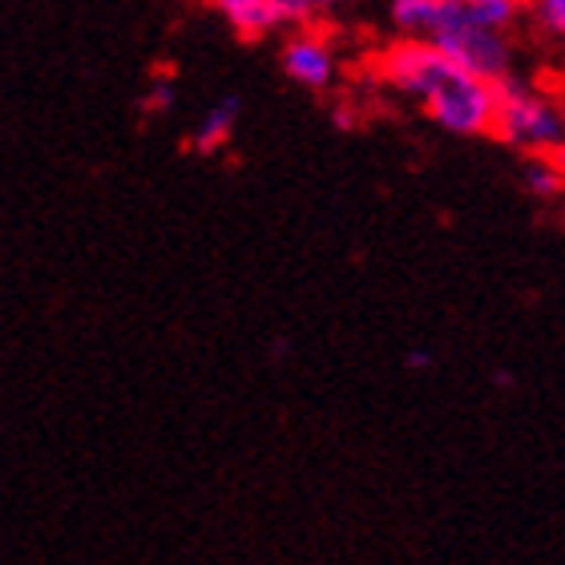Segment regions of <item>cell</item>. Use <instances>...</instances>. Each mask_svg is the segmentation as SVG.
I'll list each match as a JSON object with an SVG mask.
<instances>
[{
	"label": "cell",
	"mask_w": 565,
	"mask_h": 565,
	"mask_svg": "<svg viewBox=\"0 0 565 565\" xmlns=\"http://www.w3.org/2000/svg\"><path fill=\"white\" fill-rule=\"evenodd\" d=\"M542 158H550V162H554L557 170H562V174H565V146H557L554 153H542Z\"/></svg>",
	"instance_id": "obj_13"
},
{
	"label": "cell",
	"mask_w": 565,
	"mask_h": 565,
	"mask_svg": "<svg viewBox=\"0 0 565 565\" xmlns=\"http://www.w3.org/2000/svg\"><path fill=\"white\" fill-rule=\"evenodd\" d=\"M452 17V0H388V24L396 36L436 41Z\"/></svg>",
	"instance_id": "obj_6"
},
{
	"label": "cell",
	"mask_w": 565,
	"mask_h": 565,
	"mask_svg": "<svg viewBox=\"0 0 565 565\" xmlns=\"http://www.w3.org/2000/svg\"><path fill=\"white\" fill-rule=\"evenodd\" d=\"M238 114H243V102H238V97H218V102L206 109V118L194 126V134H190V150L218 153L226 141H231V134H235Z\"/></svg>",
	"instance_id": "obj_8"
},
{
	"label": "cell",
	"mask_w": 565,
	"mask_h": 565,
	"mask_svg": "<svg viewBox=\"0 0 565 565\" xmlns=\"http://www.w3.org/2000/svg\"><path fill=\"white\" fill-rule=\"evenodd\" d=\"M279 65L295 85L316 89V94H328L331 85L340 82V49L319 21L295 24L291 33L282 36Z\"/></svg>",
	"instance_id": "obj_4"
},
{
	"label": "cell",
	"mask_w": 565,
	"mask_h": 565,
	"mask_svg": "<svg viewBox=\"0 0 565 565\" xmlns=\"http://www.w3.org/2000/svg\"><path fill=\"white\" fill-rule=\"evenodd\" d=\"M367 70L384 89L413 102L424 118L457 138L493 134L497 85L481 82L460 61H452L436 41L420 36H392L367 61Z\"/></svg>",
	"instance_id": "obj_1"
},
{
	"label": "cell",
	"mask_w": 565,
	"mask_h": 565,
	"mask_svg": "<svg viewBox=\"0 0 565 565\" xmlns=\"http://www.w3.org/2000/svg\"><path fill=\"white\" fill-rule=\"evenodd\" d=\"M521 182H525V190H530L533 199H562L565 194V174L550 158H542V153H537V158H525Z\"/></svg>",
	"instance_id": "obj_9"
},
{
	"label": "cell",
	"mask_w": 565,
	"mask_h": 565,
	"mask_svg": "<svg viewBox=\"0 0 565 565\" xmlns=\"http://www.w3.org/2000/svg\"><path fill=\"white\" fill-rule=\"evenodd\" d=\"M436 45L489 85H501L513 77V36L505 33H489V29H477V24L448 17V24L436 33Z\"/></svg>",
	"instance_id": "obj_3"
},
{
	"label": "cell",
	"mask_w": 565,
	"mask_h": 565,
	"mask_svg": "<svg viewBox=\"0 0 565 565\" xmlns=\"http://www.w3.org/2000/svg\"><path fill=\"white\" fill-rule=\"evenodd\" d=\"M206 4H211L243 41H263V36L279 33V29L291 33L295 24H299V17L291 12L287 0H206Z\"/></svg>",
	"instance_id": "obj_5"
},
{
	"label": "cell",
	"mask_w": 565,
	"mask_h": 565,
	"mask_svg": "<svg viewBox=\"0 0 565 565\" xmlns=\"http://www.w3.org/2000/svg\"><path fill=\"white\" fill-rule=\"evenodd\" d=\"M404 367H413V372L433 367V352H424V348H408V352H404Z\"/></svg>",
	"instance_id": "obj_12"
},
{
	"label": "cell",
	"mask_w": 565,
	"mask_h": 565,
	"mask_svg": "<svg viewBox=\"0 0 565 565\" xmlns=\"http://www.w3.org/2000/svg\"><path fill=\"white\" fill-rule=\"evenodd\" d=\"M493 138L530 153H554L565 146V106L525 77H509L497 85V121Z\"/></svg>",
	"instance_id": "obj_2"
},
{
	"label": "cell",
	"mask_w": 565,
	"mask_h": 565,
	"mask_svg": "<svg viewBox=\"0 0 565 565\" xmlns=\"http://www.w3.org/2000/svg\"><path fill=\"white\" fill-rule=\"evenodd\" d=\"M493 384H501V388H513V376H509V372H497Z\"/></svg>",
	"instance_id": "obj_14"
},
{
	"label": "cell",
	"mask_w": 565,
	"mask_h": 565,
	"mask_svg": "<svg viewBox=\"0 0 565 565\" xmlns=\"http://www.w3.org/2000/svg\"><path fill=\"white\" fill-rule=\"evenodd\" d=\"M291 12L299 17V24H311V21H323V17H335V12L352 9L355 0H287Z\"/></svg>",
	"instance_id": "obj_11"
},
{
	"label": "cell",
	"mask_w": 565,
	"mask_h": 565,
	"mask_svg": "<svg viewBox=\"0 0 565 565\" xmlns=\"http://www.w3.org/2000/svg\"><path fill=\"white\" fill-rule=\"evenodd\" d=\"M530 21L537 24L550 41L565 45V0H530Z\"/></svg>",
	"instance_id": "obj_10"
},
{
	"label": "cell",
	"mask_w": 565,
	"mask_h": 565,
	"mask_svg": "<svg viewBox=\"0 0 565 565\" xmlns=\"http://www.w3.org/2000/svg\"><path fill=\"white\" fill-rule=\"evenodd\" d=\"M452 17L477 24V29H489V33L513 36V29L530 17V0H457Z\"/></svg>",
	"instance_id": "obj_7"
}]
</instances>
